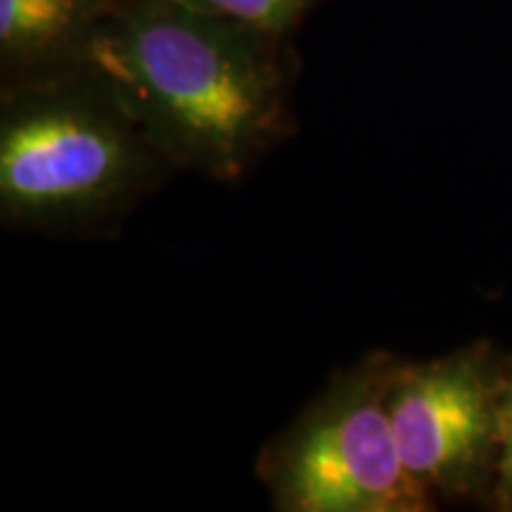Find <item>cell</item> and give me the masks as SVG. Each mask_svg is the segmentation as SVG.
<instances>
[{
    "instance_id": "obj_3",
    "label": "cell",
    "mask_w": 512,
    "mask_h": 512,
    "mask_svg": "<svg viewBox=\"0 0 512 512\" xmlns=\"http://www.w3.org/2000/svg\"><path fill=\"white\" fill-rule=\"evenodd\" d=\"M375 351L339 370L325 392L261 453L259 477L280 512H425L434 496L403 465L389 394L399 370Z\"/></svg>"
},
{
    "instance_id": "obj_5",
    "label": "cell",
    "mask_w": 512,
    "mask_h": 512,
    "mask_svg": "<svg viewBox=\"0 0 512 512\" xmlns=\"http://www.w3.org/2000/svg\"><path fill=\"white\" fill-rule=\"evenodd\" d=\"M121 0H0V86L79 69Z\"/></svg>"
},
{
    "instance_id": "obj_2",
    "label": "cell",
    "mask_w": 512,
    "mask_h": 512,
    "mask_svg": "<svg viewBox=\"0 0 512 512\" xmlns=\"http://www.w3.org/2000/svg\"><path fill=\"white\" fill-rule=\"evenodd\" d=\"M174 174L93 69L0 86V219L31 233L102 235Z\"/></svg>"
},
{
    "instance_id": "obj_4",
    "label": "cell",
    "mask_w": 512,
    "mask_h": 512,
    "mask_svg": "<svg viewBox=\"0 0 512 512\" xmlns=\"http://www.w3.org/2000/svg\"><path fill=\"white\" fill-rule=\"evenodd\" d=\"M508 382L479 344L399 363L389 415L403 465L432 496H467L498 467Z\"/></svg>"
},
{
    "instance_id": "obj_6",
    "label": "cell",
    "mask_w": 512,
    "mask_h": 512,
    "mask_svg": "<svg viewBox=\"0 0 512 512\" xmlns=\"http://www.w3.org/2000/svg\"><path fill=\"white\" fill-rule=\"evenodd\" d=\"M183 3L261 34L290 38L292 31L325 0H183Z\"/></svg>"
},
{
    "instance_id": "obj_7",
    "label": "cell",
    "mask_w": 512,
    "mask_h": 512,
    "mask_svg": "<svg viewBox=\"0 0 512 512\" xmlns=\"http://www.w3.org/2000/svg\"><path fill=\"white\" fill-rule=\"evenodd\" d=\"M498 494L503 503H512V380L508 382L503 406V437L501 456H498Z\"/></svg>"
},
{
    "instance_id": "obj_1",
    "label": "cell",
    "mask_w": 512,
    "mask_h": 512,
    "mask_svg": "<svg viewBox=\"0 0 512 512\" xmlns=\"http://www.w3.org/2000/svg\"><path fill=\"white\" fill-rule=\"evenodd\" d=\"M174 171L238 183L294 131L297 55L183 0H121L86 60Z\"/></svg>"
}]
</instances>
